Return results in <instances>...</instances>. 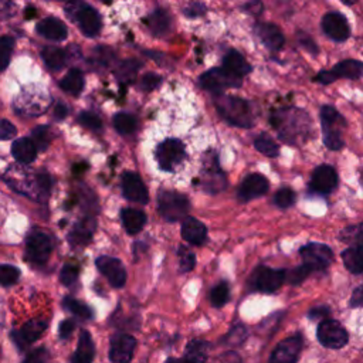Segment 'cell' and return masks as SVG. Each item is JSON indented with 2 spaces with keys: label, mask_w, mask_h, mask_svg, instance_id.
Returning a JSON list of instances; mask_svg holds the SVG:
<instances>
[{
  "label": "cell",
  "mask_w": 363,
  "mask_h": 363,
  "mask_svg": "<svg viewBox=\"0 0 363 363\" xmlns=\"http://www.w3.org/2000/svg\"><path fill=\"white\" fill-rule=\"evenodd\" d=\"M316 336L319 343L328 349H340L349 340L347 330L335 319L321 321L316 329Z\"/></svg>",
  "instance_id": "obj_6"
},
{
  "label": "cell",
  "mask_w": 363,
  "mask_h": 363,
  "mask_svg": "<svg viewBox=\"0 0 363 363\" xmlns=\"http://www.w3.org/2000/svg\"><path fill=\"white\" fill-rule=\"evenodd\" d=\"M121 219L128 234L139 233L146 223L145 213L137 209H124L121 212Z\"/></svg>",
  "instance_id": "obj_28"
},
{
  "label": "cell",
  "mask_w": 363,
  "mask_h": 363,
  "mask_svg": "<svg viewBox=\"0 0 363 363\" xmlns=\"http://www.w3.org/2000/svg\"><path fill=\"white\" fill-rule=\"evenodd\" d=\"M156 162L163 172H171L179 168L186 159V149L179 139H166L156 148Z\"/></svg>",
  "instance_id": "obj_5"
},
{
  "label": "cell",
  "mask_w": 363,
  "mask_h": 363,
  "mask_svg": "<svg viewBox=\"0 0 363 363\" xmlns=\"http://www.w3.org/2000/svg\"><path fill=\"white\" fill-rule=\"evenodd\" d=\"M340 240L352 246H363V223L357 226H349L340 233Z\"/></svg>",
  "instance_id": "obj_35"
},
{
  "label": "cell",
  "mask_w": 363,
  "mask_h": 363,
  "mask_svg": "<svg viewBox=\"0 0 363 363\" xmlns=\"http://www.w3.org/2000/svg\"><path fill=\"white\" fill-rule=\"evenodd\" d=\"M285 280H287V272L284 270L260 267L253 277V284L258 291L271 294L280 289Z\"/></svg>",
  "instance_id": "obj_13"
},
{
  "label": "cell",
  "mask_w": 363,
  "mask_h": 363,
  "mask_svg": "<svg viewBox=\"0 0 363 363\" xmlns=\"http://www.w3.org/2000/svg\"><path fill=\"white\" fill-rule=\"evenodd\" d=\"M322 30L333 42L342 43L350 38V26L347 19L339 12H329L322 18Z\"/></svg>",
  "instance_id": "obj_10"
},
{
  "label": "cell",
  "mask_w": 363,
  "mask_h": 363,
  "mask_svg": "<svg viewBox=\"0 0 363 363\" xmlns=\"http://www.w3.org/2000/svg\"><path fill=\"white\" fill-rule=\"evenodd\" d=\"M114 127L121 135H129L137 129V120L127 113H118L114 120Z\"/></svg>",
  "instance_id": "obj_34"
},
{
  "label": "cell",
  "mask_w": 363,
  "mask_h": 363,
  "mask_svg": "<svg viewBox=\"0 0 363 363\" xmlns=\"http://www.w3.org/2000/svg\"><path fill=\"white\" fill-rule=\"evenodd\" d=\"M298 40H299V45H301L304 49H306L309 53H312V54H316V53H318V47H316L315 42H313L308 35H305V33H298Z\"/></svg>",
  "instance_id": "obj_51"
},
{
  "label": "cell",
  "mask_w": 363,
  "mask_h": 363,
  "mask_svg": "<svg viewBox=\"0 0 363 363\" xmlns=\"http://www.w3.org/2000/svg\"><path fill=\"white\" fill-rule=\"evenodd\" d=\"M161 80L162 79L158 74L149 73V74L144 76V79L141 80V88L144 91H152V90H155L161 84Z\"/></svg>",
  "instance_id": "obj_50"
},
{
  "label": "cell",
  "mask_w": 363,
  "mask_h": 363,
  "mask_svg": "<svg viewBox=\"0 0 363 363\" xmlns=\"http://www.w3.org/2000/svg\"><path fill=\"white\" fill-rule=\"evenodd\" d=\"M299 254L304 260V264L312 271L326 270L333 261V253L330 247L321 243H309L301 247Z\"/></svg>",
  "instance_id": "obj_8"
},
{
  "label": "cell",
  "mask_w": 363,
  "mask_h": 363,
  "mask_svg": "<svg viewBox=\"0 0 363 363\" xmlns=\"http://www.w3.org/2000/svg\"><path fill=\"white\" fill-rule=\"evenodd\" d=\"M321 125L323 134V144L330 151H340L345 145L342 134L346 128V120L339 111L330 105L321 108Z\"/></svg>",
  "instance_id": "obj_3"
},
{
  "label": "cell",
  "mask_w": 363,
  "mask_h": 363,
  "mask_svg": "<svg viewBox=\"0 0 363 363\" xmlns=\"http://www.w3.org/2000/svg\"><path fill=\"white\" fill-rule=\"evenodd\" d=\"M329 315V309L326 306H316L309 311V318L311 319H319V318H326Z\"/></svg>",
  "instance_id": "obj_54"
},
{
  "label": "cell",
  "mask_w": 363,
  "mask_h": 363,
  "mask_svg": "<svg viewBox=\"0 0 363 363\" xmlns=\"http://www.w3.org/2000/svg\"><path fill=\"white\" fill-rule=\"evenodd\" d=\"M60 87L63 91H66L67 94L70 96H80L83 88H84V77H83V73L77 69H73L70 70L66 77L60 81Z\"/></svg>",
  "instance_id": "obj_30"
},
{
  "label": "cell",
  "mask_w": 363,
  "mask_h": 363,
  "mask_svg": "<svg viewBox=\"0 0 363 363\" xmlns=\"http://www.w3.org/2000/svg\"><path fill=\"white\" fill-rule=\"evenodd\" d=\"M216 108L220 115L231 125L250 128L254 124V114L251 111V105L237 97L220 96L216 101Z\"/></svg>",
  "instance_id": "obj_2"
},
{
  "label": "cell",
  "mask_w": 363,
  "mask_h": 363,
  "mask_svg": "<svg viewBox=\"0 0 363 363\" xmlns=\"http://www.w3.org/2000/svg\"><path fill=\"white\" fill-rule=\"evenodd\" d=\"M137 349V339L128 333H117L111 338L110 360L113 363H129Z\"/></svg>",
  "instance_id": "obj_11"
},
{
  "label": "cell",
  "mask_w": 363,
  "mask_h": 363,
  "mask_svg": "<svg viewBox=\"0 0 363 363\" xmlns=\"http://www.w3.org/2000/svg\"><path fill=\"white\" fill-rule=\"evenodd\" d=\"M272 125L280 138L288 144H301L311 135V120L308 114L298 108H287L274 114Z\"/></svg>",
  "instance_id": "obj_1"
},
{
  "label": "cell",
  "mask_w": 363,
  "mask_h": 363,
  "mask_svg": "<svg viewBox=\"0 0 363 363\" xmlns=\"http://www.w3.org/2000/svg\"><path fill=\"white\" fill-rule=\"evenodd\" d=\"M349 305L352 308H360L363 306V284L356 287L352 292V296H350V301H349Z\"/></svg>",
  "instance_id": "obj_53"
},
{
  "label": "cell",
  "mask_w": 363,
  "mask_h": 363,
  "mask_svg": "<svg viewBox=\"0 0 363 363\" xmlns=\"http://www.w3.org/2000/svg\"><path fill=\"white\" fill-rule=\"evenodd\" d=\"M76 329V323L74 321L71 319H66L60 323V328H59V333H60V338L62 339H69L71 336V333L74 332Z\"/></svg>",
  "instance_id": "obj_52"
},
{
  "label": "cell",
  "mask_w": 363,
  "mask_h": 363,
  "mask_svg": "<svg viewBox=\"0 0 363 363\" xmlns=\"http://www.w3.org/2000/svg\"><path fill=\"white\" fill-rule=\"evenodd\" d=\"M209 345L204 340L195 339L188 343L185 350V359L190 363H204L207 359Z\"/></svg>",
  "instance_id": "obj_32"
},
{
  "label": "cell",
  "mask_w": 363,
  "mask_h": 363,
  "mask_svg": "<svg viewBox=\"0 0 363 363\" xmlns=\"http://www.w3.org/2000/svg\"><path fill=\"white\" fill-rule=\"evenodd\" d=\"M97 267L100 272L110 281L115 288H121L127 282V270L118 258L103 255L97 258Z\"/></svg>",
  "instance_id": "obj_15"
},
{
  "label": "cell",
  "mask_w": 363,
  "mask_h": 363,
  "mask_svg": "<svg viewBox=\"0 0 363 363\" xmlns=\"http://www.w3.org/2000/svg\"><path fill=\"white\" fill-rule=\"evenodd\" d=\"M139 67H141V63H138L137 60H128L120 66L117 76L121 81H125V83L132 81L135 79Z\"/></svg>",
  "instance_id": "obj_40"
},
{
  "label": "cell",
  "mask_w": 363,
  "mask_h": 363,
  "mask_svg": "<svg viewBox=\"0 0 363 363\" xmlns=\"http://www.w3.org/2000/svg\"><path fill=\"white\" fill-rule=\"evenodd\" d=\"M302 349V336L294 335L282 342L272 350L270 356V363H296Z\"/></svg>",
  "instance_id": "obj_14"
},
{
  "label": "cell",
  "mask_w": 363,
  "mask_h": 363,
  "mask_svg": "<svg viewBox=\"0 0 363 363\" xmlns=\"http://www.w3.org/2000/svg\"><path fill=\"white\" fill-rule=\"evenodd\" d=\"M230 299V288L227 282H220L219 285H216L212 289L210 294V301L213 304V306L216 308H221L223 305H226Z\"/></svg>",
  "instance_id": "obj_38"
},
{
  "label": "cell",
  "mask_w": 363,
  "mask_h": 363,
  "mask_svg": "<svg viewBox=\"0 0 363 363\" xmlns=\"http://www.w3.org/2000/svg\"><path fill=\"white\" fill-rule=\"evenodd\" d=\"M49 350L46 347H38L32 350L23 360V363H47L49 360Z\"/></svg>",
  "instance_id": "obj_48"
},
{
  "label": "cell",
  "mask_w": 363,
  "mask_h": 363,
  "mask_svg": "<svg viewBox=\"0 0 363 363\" xmlns=\"http://www.w3.org/2000/svg\"><path fill=\"white\" fill-rule=\"evenodd\" d=\"M122 192L124 196L135 203H141V204H146L149 200L148 196V190L142 182V179L132 172H127L122 176Z\"/></svg>",
  "instance_id": "obj_19"
},
{
  "label": "cell",
  "mask_w": 363,
  "mask_h": 363,
  "mask_svg": "<svg viewBox=\"0 0 363 363\" xmlns=\"http://www.w3.org/2000/svg\"><path fill=\"white\" fill-rule=\"evenodd\" d=\"M223 69L229 71L231 76L243 79L251 71L250 64L246 62V59L236 50L229 52L223 59Z\"/></svg>",
  "instance_id": "obj_24"
},
{
  "label": "cell",
  "mask_w": 363,
  "mask_h": 363,
  "mask_svg": "<svg viewBox=\"0 0 363 363\" xmlns=\"http://www.w3.org/2000/svg\"><path fill=\"white\" fill-rule=\"evenodd\" d=\"M178 255H179V268L182 272H189L195 268L196 257L192 250H189L188 247H180L178 251Z\"/></svg>",
  "instance_id": "obj_43"
},
{
  "label": "cell",
  "mask_w": 363,
  "mask_h": 363,
  "mask_svg": "<svg viewBox=\"0 0 363 363\" xmlns=\"http://www.w3.org/2000/svg\"><path fill=\"white\" fill-rule=\"evenodd\" d=\"M52 139H53V134H52L50 128L46 125H40L32 131V141L35 142V145L39 151L47 149Z\"/></svg>",
  "instance_id": "obj_36"
},
{
  "label": "cell",
  "mask_w": 363,
  "mask_h": 363,
  "mask_svg": "<svg viewBox=\"0 0 363 363\" xmlns=\"http://www.w3.org/2000/svg\"><path fill=\"white\" fill-rule=\"evenodd\" d=\"M255 33L268 50L277 52L282 49L285 39L278 26L272 23H258L255 26Z\"/></svg>",
  "instance_id": "obj_21"
},
{
  "label": "cell",
  "mask_w": 363,
  "mask_h": 363,
  "mask_svg": "<svg viewBox=\"0 0 363 363\" xmlns=\"http://www.w3.org/2000/svg\"><path fill=\"white\" fill-rule=\"evenodd\" d=\"M38 151L30 138H19L12 145V155L21 163H32L38 156Z\"/></svg>",
  "instance_id": "obj_25"
},
{
  "label": "cell",
  "mask_w": 363,
  "mask_h": 363,
  "mask_svg": "<svg viewBox=\"0 0 363 363\" xmlns=\"http://www.w3.org/2000/svg\"><path fill=\"white\" fill-rule=\"evenodd\" d=\"M79 121L88 129L91 131H100L101 127H103V121L101 118L94 114V113H83L80 117H79Z\"/></svg>",
  "instance_id": "obj_46"
},
{
  "label": "cell",
  "mask_w": 363,
  "mask_h": 363,
  "mask_svg": "<svg viewBox=\"0 0 363 363\" xmlns=\"http://www.w3.org/2000/svg\"><path fill=\"white\" fill-rule=\"evenodd\" d=\"M13 45H15V40L9 36H4L2 40H0V59H2V64H0V69H2V71H5L9 66Z\"/></svg>",
  "instance_id": "obj_42"
},
{
  "label": "cell",
  "mask_w": 363,
  "mask_h": 363,
  "mask_svg": "<svg viewBox=\"0 0 363 363\" xmlns=\"http://www.w3.org/2000/svg\"><path fill=\"white\" fill-rule=\"evenodd\" d=\"M16 134H18V129L11 121L4 120L2 124H0V138H2L4 141H9V139L15 138Z\"/></svg>",
  "instance_id": "obj_49"
},
{
  "label": "cell",
  "mask_w": 363,
  "mask_h": 363,
  "mask_svg": "<svg viewBox=\"0 0 363 363\" xmlns=\"http://www.w3.org/2000/svg\"><path fill=\"white\" fill-rule=\"evenodd\" d=\"M42 57H43V62L46 63V66L52 71H60L62 69H64L66 62H67L66 53L62 49L53 47V46L45 47L42 50Z\"/></svg>",
  "instance_id": "obj_31"
},
{
  "label": "cell",
  "mask_w": 363,
  "mask_h": 363,
  "mask_svg": "<svg viewBox=\"0 0 363 363\" xmlns=\"http://www.w3.org/2000/svg\"><path fill=\"white\" fill-rule=\"evenodd\" d=\"M166 363H190V362H188L186 359H176V357H169V359L166 360Z\"/></svg>",
  "instance_id": "obj_56"
},
{
  "label": "cell",
  "mask_w": 363,
  "mask_h": 363,
  "mask_svg": "<svg viewBox=\"0 0 363 363\" xmlns=\"http://www.w3.org/2000/svg\"><path fill=\"white\" fill-rule=\"evenodd\" d=\"M345 268L352 274L363 272V246H352L342 251Z\"/></svg>",
  "instance_id": "obj_27"
},
{
  "label": "cell",
  "mask_w": 363,
  "mask_h": 363,
  "mask_svg": "<svg viewBox=\"0 0 363 363\" xmlns=\"http://www.w3.org/2000/svg\"><path fill=\"white\" fill-rule=\"evenodd\" d=\"M56 118H59V120H63L66 115H67V113H69V108L64 105V104H57V107H56Z\"/></svg>",
  "instance_id": "obj_55"
},
{
  "label": "cell",
  "mask_w": 363,
  "mask_h": 363,
  "mask_svg": "<svg viewBox=\"0 0 363 363\" xmlns=\"http://www.w3.org/2000/svg\"><path fill=\"white\" fill-rule=\"evenodd\" d=\"M19 277H21L19 268L9 265V264H4L2 267H0V282H2L4 287H11V285L16 284Z\"/></svg>",
  "instance_id": "obj_41"
},
{
  "label": "cell",
  "mask_w": 363,
  "mask_h": 363,
  "mask_svg": "<svg viewBox=\"0 0 363 363\" xmlns=\"http://www.w3.org/2000/svg\"><path fill=\"white\" fill-rule=\"evenodd\" d=\"M270 185H268V180L265 176L260 175V173H251L248 175L240 189H238V197L244 202H248V200H253V199H257L263 195L267 193Z\"/></svg>",
  "instance_id": "obj_20"
},
{
  "label": "cell",
  "mask_w": 363,
  "mask_h": 363,
  "mask_svg": "<svg viewBox=\"0 0 363 363\" xmlns=\"http://www.w3.org/2000/svg\"><path fill=\"white\" fill-rule=\"evenodd\" d=\"M182 237L193 246H202L206 241L207 229L202 221L188 217L182 224Z\"/></svg>",
  "instance_id": "obj_22"
},
{
  "label": "cell",
  "mask_w": 363,
  "mask_h": 363,
  "mask_svg": "<svg viewBox=\"0 0 363 363\" xmlns=\"http://www.w3.org/2000/svg\"><path fill=\"white\" fill-rule=\"evenodd\" d=\"M74 12H76V19L79 22V26L87 38H94L100 33L101 16L94 8L88 5H77V11Z\"/></svg>",
  "instance_id": "obj_18"
},
{
  "label": "cell",
  "mask_w": 363,
  "mask_h": 363,
  "mask_svg": "<svg viewBox=\"0 0 363 363\" xmlns=\"http://www.w3.org/2000/svg\"><path fill=\"white\" fill-rule=\"evenodd\" d=\"M47 325L49 323L45 319H32L26 322L19 330H13L11 333V338L16 343V346L26 347L42 338V335L47 329Z\"/></svg>",
  "instance_id": "obj_16"
},
{
  "label": "cell",
  "mask_w": 363,
  "mask_h": 363,
  "mask_svg": "<svg viewBox=\"0 0 363 363\" xmlns=\"http://www.w3.org/2000/svg\"><path fill=\"white\" fill-rule=\"evenodd\" d=\"M363 76V63L359 60H343L333 66L330 70L321 71L315 81L321 84H330L338 79H347V80H359Z\"/></svg>",
  "instance_id": "obj_7"
},
{
  "label": "cell",
  "mask_w": 363,
  "mask_h": 363,
  "mask_svg": "<svg viewBox=\"0 0 363 363\" xmlns=\"http://www.w3.org/2000/svg\"><path fill=\"white\" fill-rule=\"evenodd\" d=\"M63 305L67 311H70L71 313H74L76 316H80L83 319H90L93 316V311L83 302L74 299V298H64Z\"/></svg>",
  "instance_id": "obj_37"
},
{
  "label": "cell",
  "mask_w": 363,
  "mask_h": 363,
  "mask_svg": "<svg viewBox=\"0 0 363 363\" xmlns=\"http://www.w3.org/2000/svg\"><path fill=\"white\" fill-rule=\"evenodd\" d=\"M96 356V346L90 332L83 330L79 339L77 350L73 356V363H93Z\"/></svg>",
  "instance_id": "obj_26"
},
{
  "label": "cell",
  "mask_w": 363,
  "mask_h": 363,
  "mask_svg": "<svg viewBox=\"0 0 363 363\" xmlns=\"http://www.w3.org/2000/svg\"><path fill=\"white\" fill-rule=\"evenodd\" d=\"M172 19L165 9H156L148 19V26L155 36H165L171 29Z\"/></svg>",
  "instance_id": "obj_29"
},
{
  "label": "cell",
  "mask_w": 363,
  "mask_h": 363,
  "mask_svg": "<svg viewBox=\"0 0 363 363\" xmlns=\"http://www.w3.org/2000/svg\"><path fill=\"white\" fill-rule=\"evenodd\" d=\"M53 250L50 237L43 231H33L26 241V255L35 264H45Z\"/></svg>",
  "instance_id": "obj_9"
},
{
  "label": "cell",
  "mask_w": 363,
  "mask_h": 363,
  "mask_svg": "<svg viewBox=\"0 0 363 363\" xmlns=\"http://www.w3.org/2000/svg\"><path fill=\"white\" fill-rule=\"evenodd\" d=\"M338 180H339L338 173L332 166L321 165L313 171L309 186L315 193L329 195L336 189Z\"/></svg>",
  "instance_id": "obj_17"
},
{
  "label": "cell",
  "mask_w": 363,
  "mask_h": 363,
  "mask_svg": "<svg viewBox=\"0 0 363 363\" xmlns=\"http://www.w3.org/2000/svg\"><path fill=\"white\" fill-rule=\"evenodd\" d=\"M311 272H312V270L304 264V265H299V267L291 270V271L287 274V280H288L289 284L298 285V284H301Z\"/></svg>",
  "instance_id": "obj_45"
},
{
  "label": "cell",
  "mask_w": 363,
  "mask_h": 363,
  "mask_svg": "<svg viewBox=\"0 0 363 363\" xmlns=\"http://www.w3.org/2000/svg\"><path fill=\"white\" fill-rule=\"evenodd\" d=\"M38 33L49 40H53V42H62L69 35L66 25L62 21L54 19V18H47V19L42 21L38 25Z\"/></svg>",
  "instance_id": "obj_23"
},
{
  "label": "cell",
  "mask_w": 363,
  "mask_h": 363,
  "mask_svg": "<svg viewBox=\"0 0 363 363\" xmlns=\"http://www.w3.org/2000/svg\"><path fill=\"white\" fill-rule=\"evenodd\" d=\"M254 146H255V149L260 152V154H263V155H265V156H268V158H274V156H277L278 155V146H277V144L271 139V138H268L267 135H261V137H258L255 141H254Z\"/></svg>",
  "instance_id": "obj_39"
},
{
  "label": "cell",
  "mask_w": 363,
  "mask_h": 363,
  "mask_svg": "<svg viewBox=\"0 0 363 363\" xmlns=\"http://www.w3.org/2000/svg\"><path fill=\"white\" fill-rule=\"evenodd\" d=\"M77 278H79V268L76 265L67 264V265L63 267L62 274H60V281L64 285H67V287L73 285L77 281Z\"/></svg>",
  "instance_id": "obj_47"
},
{
  "label": "cell",
  "mask_w": 363,
  "mask_h": 363,
  "mask_svg": "<svg viewBox=\"0 0 363 363\" xmlns=\"http://www.w3.org/2000/svg\"><path fill=\"white\" fill-rule=\"evenodd\" d=\"M295 202V193L289 189V188H284V189H280L275 196H274V203L281 207V209H287V207H291Z\"/></svg>",
  "instance_id": "obj_44"
},
{
  "label": "cell",
  "mask_w": 363,
  "mask_h": 363,
  "mask_svg": "<svg viewBox=\"0 0 363 363\" xmlns=\"http://www.w3.org/2000/svg\"><path fill=\"white\" fill-rule=\"evenodd\" d=\"M158 209L165 220L178 221L188 216L190 210V202L182 193L162 192L158 196Z\"/></svg>",
  "instance_id": "obj_4"
},
{
  "label": "cell",
  "mask_w": 363,
  "mask_h": 363,
  "mask_svg": "<svg viewBox=\"0 0 363 363\" xmlns=\"http://www.w3.org/2000/svg\"><path fill=\"white\" fill-rule=\"evenodd\" d=\"M94 226H96L94 220H90V219L83 220L80 224L76 226V229L70 234V241L76 246H86L93 237Z\"/></svg>",
  "instance_id": "obj_33"
},
{
  "label": "cell",
  "mask_w": 363,
  "mask_h": 363,
  "mask_svg": "<svg viewBox=\"0 0 363 363\" xmlns=\"http://www.w3.org/2000/svg\"><path fill=\"white\" fill-rule=\"evenodd\" d=\"M203 88L210 91H221L226 88H237L241 86V79L231 76L229 71L221 69H212L200 77Z\"/></svg>",
  "instance_id": "obj_12"
}]
</instances>
